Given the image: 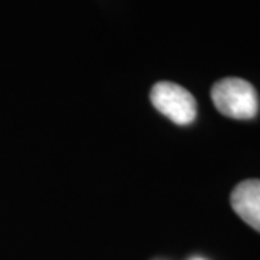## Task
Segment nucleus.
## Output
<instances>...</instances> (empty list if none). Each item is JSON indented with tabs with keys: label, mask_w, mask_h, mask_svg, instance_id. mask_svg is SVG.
<instances>
[{
	"label": "nucleus",
	"mask_w": 260,
	"mask_h": 260,
	"mask_svg": "<svg viewBox=\"0 0 260 260\" xmlns=\"http://www.w3.org/2000/svg\"><path fill=\"white\" fill-rule=\"evenodd\" d=\"M212 101L223 116L234 119H252L258 111V96L250 82L239 77H226L215 82Z\"/></svg>",
	"instance_id": "f257e3e1"
},
{
	"label": "nucleus",
	"mask_w": 260,
	"mask_h": 260,
	"mask_svg": "<svg viewBox=\"0 0 260 260\" xmlns=\"http://www.w3.org/2000/svg\"><path fill=\"white\" fill-rule=\"evenodd\" d=\"M151 104L175 124H191L197 118V101L190 91L175 82H156L149 92Z\"/></svg>",
	"instance_id": "f03ea898"
},
{
	"label": "nucleus",
	"mask_w": 260,
	"mask_h": 260,
	"mask_svg": "<svg viewBox=\"0 0 260 260\" xmlns=\"http://www.w3.org/2000/svg\"><path fill=\"white\" fill-rule=\"evenodd\" d=\"M230 203L243 222L260 232V180H245L237 185Z\"/></svg>",
	"instance_id": "7ed1b4c3"
},
{
	"label": "nucleus",
	"mask_w": 260,
	"mask_h": 260,
	"mask_svg": "<svg viewBox=\"0 0 260 260\" xmlns=\"http://www.w3.org/2000/svg\"><path fill=\"white\" fill-rule=\"evenodd\" d=\"M193 260H203V258H193Z\"/></svg>",
	"instance_id": "20e7f679"
}]
</instances>
